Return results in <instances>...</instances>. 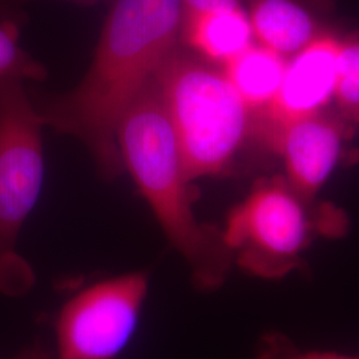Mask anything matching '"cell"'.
<instances>
[{
	"instance_id": "cell-5",
	"label": "cell",
	"mask_w": 359,
	"mask_h": 359,
	"mask_svg": "<svg viewBox=\"0 0 359 359\" xmlns=\"http://www.w3.org/2000/svg\"><path fill=\"white\" fill-rule=\"evenodd\" d=\"M43 127L25 81L0 79V290L4 294H23L34 283L16 244L43 185Z\"/></svg>"
},
{
	"instance_id": "cell-17",
	"label": "cell",
	"mask_w": 359,
	"mask_h": 359,
	"mask_svg": "<svg viewBox=\"0 0 359 359\" xmlns=\"http://www.w3.org/2000/svg\"><path fill=\"white\" fill-rule=\"evenodd\" d=\"M13 359H56L47 348L41 345H35L20 353L18 357Z\"/></svg>"
},
{
	"instance_id": "cell-12",
	"label": "cell",
	"mask_w": 359,
	"mask_h": 359,
	"mask_svg": "<svg viewBox=\"0 0 359 359\" xmlns=\"http://www.w3.org/2000/svg\"><path fill=\"white\" fill-rule=\"evenodd\" d=\"M23 23L15 19H0V79L43 81L47 69L19 43Z\"/></svg>"
},
{
	"instance_id": "cell-11",
	"label": "cell",
	"mask_w": 359,
	"mask_h": 359,
	"mask_svg": "<svg viewBox=\"0 0 359 359\" xmlns=\"http://www.w3.org/2000/svg\"><path fill=\"white\" fill-rule=\"evenodd\" d=\"M286 63L283 55L255 43L222 67L224 75L252 111L255 121L274 102Z\"/></svg>"
},
{
	"instance_id": "cell-1",
	"label": "cell",
	"mask_w": 359,
	"mask_h": 359,
	"mask_svg": "<svg viewBox=\"0 0 359 359\" xmlns=\"http://www.w3.org/2000/svg\"><path fill=\"white\" fill-rule=\"evenodd\" d=\"M182 15L181 0H114L76 88L39 100L29 95L43 126L84 142L108 177L123 169L117 127L177 47Z\"/></svg>"
},
{
	"instance_id": "cell-3",
	"label": "cell",
	"mask_w": 359,
	"mask_h": 359,
	"mask_svg": "<svg viewBox=\"0 0 359 359\" xmlns=\"http://www.w3.org/2000/svg\"><path fill=\"white\" fill-rule=\"evenodd\" d=\"M154 81L188 179L229 172L246 140L255 137V116L224 72L176 47Z\"/></svg>"
},
{
	"instance_id": "cell-6",
	"label": "cell",
	"mask_w": 359,
	"mask_h": 359,
	"mask_svg": "<svg viewBox=\"0 0 359 359\" xmlns=\"http://www.w3.org/2000/svg\"><path fill=\"white\" fill-rule=\"evenodd\" d=\"M145 294V274L132 273L75 295L56 321V359H115L133 335Z\"/></svg>"
},
{
	"instance_id": "cell-13",
	"label": "cell",
	"mask_w": 359,
	"mask_h": 359,
	"mask_svg": "<svg viewBox=\"0 0 359 359\" xmlns=\"http://www.w3.org/2000/svg\"><path fill=\"white\" fill-rule=\"evenodd\" d=\"M334 100L341 117L355 124L359 117V40L339 44Z\"/></svg>"
},
{
	"instance_id": "cell-4",
	"label": "cell",
	"mask_w": 359,
	"mask_h": 359,
	"mask_svg": "<svg viewBox=\"0 0 359 359\" xmlns=\"http://www.w3.org/2000/svg\"><path fill=\"white\" fill-rule=\"evenodd\" d=\"M346 218L338 208L304 198L283 175L257 180L233 208L224 243L243 269L261 278H283L302 264V255L318 236H339Z\"/></svg>"
},
{
	"instance_id": "cell-9",
	"label": "cell",
	"mask_w": 359,
	"mask_h": 359,
	"mask_svg": "<svg viewBox=\"0 0 359 359\" xmlns=\"http://www.w3.org/2000/svg\"><path fill=\"white\" fill-rule=\"evenodd\" d=\"M180 40L206 62L228 65L255 44L249 15L237 7L182 15Z\"/></svg>"
},
{
	"instance_id": "cell-7",
	"label": "cell",
	"mask_w": 359,
	"mask_h": 359,
	"mask_svg": "<svg viewBox=\"0 0 359 359\" xmlns=\"http://www.w3.org/2000/svg\"><path fill=\"white\" fill-rule=\"evenodd\" d=\"M348 130L344 117L325 111L259 129L255 137L283 158V176L295 192L316 201L342 158Z\"/></svg>"
},
{
	"instance_id": "cell-16",
	"label": "cell",
	"mask_w": 359,
	"mask_h": 359,
	"mask_svg": "<svg viewBox=\"0 0 359 359\" xmlns=\"http://www.w3.org/2000/svg\"><path fill=\"white\" fill-rule=\"evenodd\" d=\"M240 0H181L184 15L209 13L229 7H237Z\"/></svg>"
},
{
	"instance_id": "cell-18",
	"label": "cell",
	"mask_w": 359,
	"mask_h": 359,
	"mask_svg": "<svg viewBox=\"0 0 359 359\" xmlns=\"http://www.w3.org/2000/svg\"><path fill=\"white\" fill-rule=\"evenodd\" d=\"M355 124H359V117H358V120H357V121H355Z\"/></svg>"
},
{
	"instance_id": "cell-15",
	"label": "cell",
	"mask_w": 359,
	"mask_h": 359,
	"mask_svg": "<svg viewBox=\"0 0 359 359\" xmlns=\"http://www.w3.org/2000/svg\"><path fill=\"white\" fill-rule=\"evenodd\" d=\"M35 0H0V19H15L25 22L26 15L22 13L23 6L27 3H31ZM65 1H71L75 4H81V6H92L96 4L102 0H65Z\"/></svg>"
},
{
	"instance_id": "cell-10",
	"label": "cell",
	"mask_w": 359,
	"mask_h": 359,
	"mask_svg": "<svg viewBox=\"0 0 359 359\" xmlns=\"http://www.w3.org/2000/svg\"><path fill=\"white\" fill-rule=\"evenodd\" d=\"M249 19L258 44L289 59L322 32L295 0H253Z\"/></svg>"
},
{
	"instance_id": "cell-14",
	"label": "cell",
	"mask_w": 359,
	"mask_h": 359,
	"mask_svg": "<svg viewBox=\"0 0 359 359\" xmlns=\"http://www.w3.org/2000/svg\"><path fill=\"white\" fill-rule=\"evenodd\" d=\"M256 359H359L330 351L302 350L285 334H265L257 348Z\"/></svg>"
},
{
	"instance_id": "cell-2",
	"label": "cell",
	"mask_w": 359,
	"mask_h": 359,
	"mask_svg": "<svg viewBox=\"0 0 359 359\" xmlns=\"http://www.w3.org/2000/svg\"><path fill=\"white\" fill-rule=\"evenodd\" d=\"M117 147L127 168L169 241L189 266L201 289H216L226 278L233 255L222 233L197 221L193 194L179 144L154 79L129 107L117 127Z\"/></svg>"
},
{
	"instance_id": "cell-8",
	"label": "cell",
	"mask_w": 359,
	"mask_h": 359,
	"mask_svg": "<svg viewBox=\"0 0 359 359\" xmlns=\"http://www.w3.org/2000/svg\"><path fill=\"white\" fill-rule=\"evenodd\" d=\"M341 40L321 34L287 59L280 90L257 117V130L325 112L335 97L337 60Z\"/></svg>"
}]
</instances>
